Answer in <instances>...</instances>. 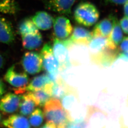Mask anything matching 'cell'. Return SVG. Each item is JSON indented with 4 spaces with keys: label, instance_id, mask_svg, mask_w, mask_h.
<instances>
[{
    "label": "cell",
    "instance_id": "6da1fadb",
    "mask_svg": "<svg viewBox=\"0 0 128 128\" xmlns=\"http://www.w3.org/2000/svg\"><path fill=\"white\" fill-rule=\"evenodd\" d=\"M44 106L43 114L46 121L56 128L63 127L68 120V115L59 100L51 98Z\"/></svg>",
    "mask_w": 128,
    "mask_h": 128
},
{
    "label": "cell",
    "instance_id": "7a4b0ae2",
    "mask_svg": "<svg viewBox=\"0 0 128 128\" xmlns=\"http://www.w3.org/2000/svg\"><path fill=\"white\" fill-rule=\"evenodd\" d=\"M74 16L78 24L88 27L97 22L100 13L94 5L89 2H82L76 7Z\"/></svg>",
    "mask_w": 128,
    "mask_h": 128
},
{
    "label": "cell",
    "instance_id": "3957f363",
    "mask_svg": "<svg viewBox=\"0 0 128 128\" xmlns=\"http://www.w3.org/2000/svg\"><path fill=\"white\" fill-rule=\"evenodd\" d=\"M40 54L42 60L43 68L46 70V73L58 79L60 64L55 58L50 44H45L41 50Z\"/></svg>",
    "mask_w": 128,
    "mask_h": 128
},
{
    "label": "cell",
    "instance_id": "277c9868",
    "mask_svg": "<svg viewBox=\"0 0 128 128\" xmlns=\"http://www.w3.org/2000/svg\"><path fill=\"white\" fill-rule=\"evenodd\" d=\"M15 64L10 66L4 75L5 80L16 89L26 86L28 82L29 78L26 72Z\"/></svg>",
    "mask_w": 128,
    "mask_h": 128
},
{
    "label": "cell",
    "instance_id": "5b68a950",
    "mask_svg": "<svg viewBox=\"0 0 128 128\" xmlns=\"http://www.w3.org/2000/svg\"><path fill=\"white\" fill-rule=\"evenodd\" d=\"M22 65L24 71L30 74L40 73L43 68L40 54L35 51L27 52L22 56Z\"/></svg>",
    "mask_w": 128,
    "mask_h": 128
},
{
    "label": "cell",
    "instance_id": "8992f818",
    "mask_svg": "<svg viewBox=\"0 0 128 128\" xmlns=\"http://www.w3.org/2000/svg\"><path fill=\"white\" fill-rule=\"evenodd\" d=\"M68 48V46L64 40L54 38L52 50L55 58L60 64V69L61 70L68 68L70 65Z\"/></svg>",
    "mask_w": 128,
    "mask_h": 128
},
{
    "label": "cell",
    "instance_id": "52a82bcc",
    "mask_svg": "<svg viewBox=\"0 0 128 128\" xmlns=\"http://www.w3.org/2000/svg\"><path fill=\"white\" fill-rule=\"evenodd\" d=\"M54 32L56 38L64 40L68 38L73 32V27L68 18L64 16H58L54 19Z\"/></svg>",
    "mask_w": 128,
    "mask_h": 128
},
{
    "label": "cell",
    "instance_id": "ba28073f",
    "mask_svg": "<svg viewBox=\"0 0 128 128\" xmlns=\"http://www.w3.org/2000/svg\"><path fill=\"white\" fill-rule=\"evenodd\" d=\"M21 96L18 94L9 92L0 100V110L4 114H11L18 109Z\"/></svg>",
    "mask_w": 128,
    "mask_h": 128
},
{
    "label": "cell",
    "instance_id": "9c48e42d",
    "mask_svg": "<svg viewBox=\"0 0 128 128\" xmlns=\"http://www.w3.org/2000/svg\"><path fill=\"white\" fill-rule=\"evenodd\" d=\"M46 8L60 14L69 15L76 0H41Z\"/></svg>",
    "mask_w": 128,
    "mask_h": 128
},
{
    "label": "cell",
    "instance_id": "30bf717a",
    "mask_svg": "<svg viewBox=\"0 0 128 128\" xmlns=\"http://www.w3.org/2000/svg\"><path fill=\"white\" fill-rule=\"evenodd\" d=\"M116 18L114 15L110 14L97 23L92 32V37H109L112 30Z\"/></svg>",
    "mask_w": 128,
    "mask_h": 128
},
{
    "label": "cell",
    "instance_id": "8fae6325",
    "mask_svg": "<svg viewBox=\"0 0 128 128\" xmlns=\"http://www.w3.org/2000/svg\"><path fill=\"white\" fill-rule=\"evenodd\" d=\"M51 82H53L51 81L46 74L39 75L34 78L26 86L16 89L15 94H18L25 92L35 91L44 89L46 85Z\"/></svg>",
    "mask_w": 128,
    "mask_h": 128
},
{
    "label": "cell",
    "instance_id": "7c38bea8",
    "mask_svg": "<svg viewBox=\"0 0 128 128\" xmlns=\"http://www.w3.org/2000/svg\"><path fill=\"white\" fill-rule=\"evenodd\" d=\"M15 39V33L12 23L0 16V42L10 45Z\"/></svg>",
    "mask_w": 128,
    "mask_h": 128
},
{
    "label": "cell",
    "instance_id": "4fadbf2b",
    "mask_svg": "<svg viewBox=\"0 0 128 128\" xmlns=\"http://www.w3.org/2000/svg\"><path fill=\"white\" fill-rule=\"evenodd\" d=\"M72 32L71 36L68 38L72 45H88L92 38V32L84 28L76 27Z\"/></svg>",
    "mask_w": 128,
    "mask_h": 128
},
{
    "label": "cell",
    "instance_id": "5bb4252c",
    "mask_svg": "<svg viewBox=\"0 0 128 128\" xmlns=\"http://www.w3.org/2000/svg\"><path fill=\"white\" fill-rule=\"evenodd\" d=\"M88 45L91 60L109 48L108 45V38L105 37H92Z\"/></svg>",
    "mask_w": 128,
    "mask_h": 128
},
{
    "label": "cell",
    "instance_id": "9a60e30c",
    "mask_svg": "<svg viewBox=\"0 0 128 128\" xmlns=\"http://www.w3.org/2000/svg\"><path fill=\"white\" fill-rule=\"evenodd\" d=\"M32 20L36 27L42 30H50L53 25L54 21L50 14L44 11L37 12Z\"/></svg>",
    "mask_w": 128,
    "mask_h": 128
},
{
    "label": "cell",
    "instance_id": "2e32d148",
    "mask_svg": "<svg viewBox=\"0 0 128 128\" xmlns=\"http://www.w3.org/2000/svg\"><path fill=\"white\" fill-rule=\"evenodd\" d=\"M79 96L76 89L71 86L68 91L61 99V104L69 116L73 112L74 108L79 102Z\"/></svg>",
    "mask_w": 128,
    "mask_h": 128
},
{
    "label": "cell",
    "instance_id": "e0dca14e",
    "mask_svg": "<svg viewBox=\"0 0 128 128\" xmlns=\"http://www.w3.org/2000/svg\"><path fill=\"white\" fill-rule=\"evenodd\" d=\"M23 46L28 50H33L39 48L42 43V37L38 30L22 36Z\"/></svg>",
    "mask_w": 128,
    "mask_h": 128
},
{
    "label": "cell",
    "instance_id": "ac0fdd59",
    "mask_svg": "<svg viewBox=\"0 0 128 128\" xmlns=\"http://www.w3.org/2000/svg\"><path fill=\"white\" fill-rule=\"evenodd\" d=\"M7 128H30L27 118L22 115H12L2 122Z\"/></svg>",
    "mask_w": 128,
    "mask_h": 128
},
{
    "label": "cell",
    "instance_id": "d6986e66",
    "mask_svg": "<svg viewBox=\"0 0 128 128\" xmlns=\"http://www.w3.org/2000/svg\"><path fill=\"white\" fill-rule=\"evenodd\" d=\"M107 38L109 48L112 50H116L123 38L122 30L117 18L115 20L112 30Z\"/></svg>",
    "mask_w": 128,
    "mask_h": 128
},
{
    "label": "cell",
    "instance_id": "ffe728a7",
    "mask_svg": "<svg viewBox=\"0 0 128 128\" xmlns=\"http://www.w3.org/2000/svg\"><path fill=\"white\" fill-rule=\"evenodd\" d=\"M36 106L32 98L27 92L21 96L18 107L20 112L23 116L30 115L35 110Z\"/></svg>",
    "mask_w": 128,
    "mask_h": 128
},
{
    "label": "cell",
    "instance_id": "44dd1931",
    "mask_svg": "<svg viewBox=\"0 0 128 128\" xmlns=\"http://www.w3.org/2000/svg\"><path fill=\"white\" fill-rule=\"evenodd\" d=\"M70 87L62 79H57L52 86L51 92V98L59 100H61L68 91Z\"/></svg>",
    "mask_w": 128,
    "mask_h": 128
},
{
    "label": "cell",
    "instance_id": "7402d4cb",
    "mask_svg": "<svg viewBox=\"0 0 128 128\" xmlns=\"http://www.w3.org/2000/svg\"><path fill=\"white\" fill-rule=\"evenodd\" d=\"M27 92L32 98L37 106L40 107L44 106L51 98L50 95L44 89L35 91L28 92Z\"/></svg>",
    "mask_w": 128,
    "mask_h": 128
},
{
    "label": "cell",
    "instance_id": "603a6c76",
    "mask_svg": "<svg viewBox=\"0 0 128 128\" xmlns=\"http://www.w3.org/2000/svg\"><path fill=\"white\" fill-rule=\"evenodd\" d=\"M18 5L14 0H0V12L14 15L18 12Z\"/></svg>",
    "mask_w": 128,
    "mask_h": 128
},
{
    "label": "cell",
    "instance_id": "cb8c5ba5",
    "mask_svg": "<svg viewBox=\"0 0 128 128\" xmlns=\"http://www.w3.org/2000/svg\"><path fill=\"white\" fill-rule=\"evenodd\" d=\"M38 30V29L36 27L32 20L30 18H25L22 20L18 26V34L22 36Z\"/></svg>",
    "mask_w": 128,
    "mask_h": 128
},
{
    "label": "cell",
    "instance_id": "d4e9b609",
    "mask_svg": "<svg viewBox=\"0 0 128 128\" xmlns=\"http://www.w3.org/2000/svg\"><path fill=\"white\" fill-rule=\"evenodd\" d=\"M30 115L29 118L30 125L33 127H38L40 126L43 122L44 117L42 110L39 108H37L34 110Z\"/></svg>",
    "mask_w": 128,
    "mask_h": 128
},
{
    "label": "cell",
    "instance_id": "484cf974",
    "mask_svg": "<svg viewBox=\"0 0 128 128\" xmlns=\"http://www.w3.org/2000/svg\"><path fill=\"white\" fill-rule=\"evenodd\" d=\"M86 122L82 120H68L63 128H86Z\"/></svg>",
    "mask_w": 128,
    "mask_h": 128
},
{
    "label": "cell",
    "instance_id": "4316f807",
    "mask_svg": "<svg viewBox=\"0 0 128 128\" xmlns=\"http://www.w3.org/2000/svg\"><path fill=\"white\" fill-rule=\"evenodd\" d=\"M119 51L123 53H128V37L122 38L120 43Z\"/></svg>",
    "mask_w": 128,
    "mask_h": 128
},
{
    "label": "cell",
    "instance_id": "83f0119b",
    "mask_svg": "<svg viewBox=\"0 0 128 128\" xmlns=\"http://www.w3.org/2000/svg\"><path fill=\"white\" fill-rule=\"evenodd\" d=\"M120 25L122 30L125 34H128V17L125 16L121 18L120 22Z\"/></svg>",
    "mask_w": 128,
    "mask_h": 128
},
{
    "label": "cell",
    "instance_id": "f1b7e54d",
    "mask_svg": "<svg viewBox=\"0 0 128 128\" xmlns=\"http://www.w3.org/2000/svg\"><path fill=\"white\" fill-rule=\"evenodd\" d=\"M122 60L124 61L128 62V53H118L116 57V60Z\"/></svg>",
    "mask_w": 128,
    "mask_h": 128
},
{
    "label": "cell",
    "instance_id": "f546056e",
    "mask_svg": "<svg viewBox=\"0 0 128 128\" xmlns=\"http://www.w3.org/2000/svg\"><path fill=\"white\" fill-rule=\"evenodd\" d=\"M106 2L115 5L124 4L128 0H105Z\"/></svg>",
    "mask_w": 128,
    "mask_h": 128
},
{
    "label": "cell",
    "instance_id": "4dcf8cb0",
    "mask_svg": "<svg viewBox=\"0 0 128 128\" xmlns=\"http://www.w3.org/2000/svg\"><path fill=\"white\" fill-rule=\"evenodd\" d=\"M5 92L4 84L0 79V97L3 96Z\"/></svg>",
    "mask_w": 128,
    "mask_h": 128
},
{
    "label": "cell",
    "instance_id": "1f68e13d",
    "mask_svg": "<svg viewBox=\"0 0 128 128\" xmlns=\"http://www.w3.org/2000/svg\"><path fill=\"white\" fill-rule=\"evenodd\" d=\"M124 14L125 16L128 17V0L124 4Z\"/></svg>",
    "mask_w": 128,
    "mask_h": 128
},
{
    "label": "cell",
    "instance_id": "d6a6232c",
    "mask_svg": "<svg viewBox=\"0 0 128 128\" xmlns=\"http://www.w3.org/2000/svg\"><path fill=\"white\" fill-rule=\"evenodd\" d=\"M41 128H57L55 125L53 124H51L50 122H48L44 125Z\"/></svg>",
    "mask_w": 128,
    "mask_h": 128
},
{
    "label": "cell",
    "instance_id": "836d02e7",
    "mask_svg": "<svg viewBox=\"0 0 128 128\" xmlns=\"http://www.w3.org/2000/svg\"><path fill=\"white\" fill-rule=\"evenodd\" d=\"M4 64V60L3 56L0 54V69L2 68Z\"/></svg>",
    "mask_w": 128,
    "mask_h": 128
},
{
    "label": "cell",
    "instance_id": "e575fe53",
    "mask_svg": "<svg viewBox=\"0 0 128 128\" xmlns=\"http://www.w3.org/2000/svg\"><path fill=\"white\" fill-rule=\"evenodd\" d=\"M120 128H128V127L124 125L122 119H120Z\"/></svg>",
    "mask_w": 128,
    "mask_h": 128
},
{
    "label": "cell",
    "instance_id": "d590c367",
    "mask_svg": "<svg viewBox=\"0 0 128 128\" xmlns=\"http://www.w3.org/2000/svg\"><path fill=\"white\" fill-rule=\"evenodd\" d=\"M2 114H0V124L2 122Z\"/></svg>",
    "mask_w": 128,
    "mask_h": 128
},
{
    "label": "cell",
    "instance_id": "8d00e7d4",
    "mask_svg": "<svg viewBox=\"0 0 128 128\" xmlns=\"http://www.w3.org/2000/svg\"><path fill=\"white\" fill-rule=\"evenodd\" d=\"M63 128V127H60V128Z\"/></svg>",
    "mask_w": 128,
    "mask_h": 128
}]
</instances>
